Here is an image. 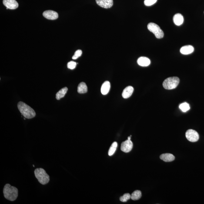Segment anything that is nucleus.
Wrapping results in <instances>:
<instances>
[{
	"mask_svg": "<svg viewBox=\"0 0 204 204\" xmlns=\"http://www.w3.org/2000/svg\"><path fill=\"white\" fill-rule=\"evenodd\" d=\"M18 108L22 115L27 119H31L35 117L36 113L32 108L23 102H19L18 104Z\"/></svg>",
	"mask_w": 204,
	"mask_h": 204,
	"instance_id": "f257e3e1",
	"label": "nucleus"
},
{
	"mask_svg": "<svg viewBox=\"0 0 204 204\" xmlns=\"http://www.w3.org/2000/svg\"><path fill=\"white\" fill-rule=\"evenodd\" d=\"M3 193L6 199L10 201H14L18 198V190L15 187L11 186L9 184H7L4 187Z\"/></svg>",
	"mask_w": 204,
	"mask_h": 204,
	"instance_id": "f03ea898",
	"label": "nucleus"
},
{
	"mask_svg": "<svg viewBox=\"0 0 204 204\" xmlns=\"http://www.w3.org/2000/svg\"><path fill=\"white\" fill-rule=\"evenodd\" d=\"M34 173L38 182L42 185H46L49 182V175L46 173L45 170L42 168H37L34 171Z\"/></svg>",
	"mask_w": 204,
	"mask_h": 204,
	"instance_id": "7ed1b4c3",
	"label": "nucleus"
},
{
	"mask_svg": "<svg viewBox=\"0 0 204 204\" xmlns=\"http://www.w3.org/2000/svg\"><path fill=\"white\" fill-rule=\"evenodd\" d=\"M180 82L179 78L177 77H172L167 78L164 81L162 85L165 89H174L178 86Z\"/></svg>",
	"mask_w": 204,
	"mask_h": 204,
	"instance_id": "20e7f679",
	"label": "nucleus"
},
{
	"mask_svg": "<svg viewBox=\"0 0 204 204\" xmlns=\"http://www.w3.org/2000/svg\"><path fill=\"white\" fill-rule=\"evenodd\" d=\"M149 30L154 34L155 36L158 39H161L164 37V33L158 25L154 23H149L148 25Z\"/></svg>",
	"mask_w": 204,
	"mask_h": 204,
	"instance_id": "39448f33",
	"label": "nucleus"
},
{
	"mask_svg": "<svg viewBox=\"0 0 204 204\" xmlns=\"http://www.w3.org/2000/svg\"><path fill=\"white\" fill-rule=\"evenodd\" d=\"M186 136L190 142H195L199 139V135L197 132L192 129H189L186 131Z\"/></svg>",
	"mask_w": 204,
	"mask_h": 204,
	"instance_id": "423d86ee",
	"label": "nucleus"
},
{
	"mask_svg": "<svg viewBox=\"0 0 204 204\" xmlns=\"http://www.w3.org/2000/svg\"><path fill=\"white\" fill-rule=\"evenodd\" d=\"M133 143L131 140L128 139L122 142L121 145V150L125 153L130 152L133 148Z\"/></svg>",
	"mask_w": 204,
	"mask_h": 204,
	"instance_id": "0eeeda50",
	"label": "nucleus"
},
{
	"mask_svg": "<svg viewBox=\"0 0 204 204\" xmlns=\"http://www.w3.org/2000/svg\"><path fill=\"white\" fill-rule=\"evenodd\" d=\"M97 4L101 7L109 8L113 5V0H96Z\"/></svg>",
	"mask_w": 204,
	"mask_h": 204,
	"instance_id": "6e6552de",
	"label": "nucleus"
},
{
	"mask_svg": "<svg viewBox=\"0 0 204 204\" xmlns=\"http://www.w3.org/2000/svg\"><path fill=\"white\" fill-rule=\"evenodd\" d=\"M3 3L8 9L14 10L18 7V4L15 0H3Z\"/></svg>",
	"mask_w": 204,
	"mask_h": 204,
	"instance_id": "1a4fd4ad",
	"label": "nucleus"
},
{
	"mask_svg": "<svg viewBox=\"0 0 204 204\" xmlns=\"http://www.w3.org/2000/svg\"><path fill=\"white\" fill-rule=\"evenodd\" d=\"M43 15L47 19L55 20L58 18V15L57 12L52 10H47L44 11Z\"/></svg>",
	"mask_w": 204,
	"mask_h": 204,
	"instance_id": "9d476101",
	"label": "nucleus"
},
{
	"mask_svg": "<svg viewBox=\"0 0 204 204\" xmlns=\"http://www.w3.org/2000/svg\"><path fill=\"white\" fill-rule=\"evenodd\" d=\"M137 63L140 66L147 67L150 65L151 61L149 58L145 57H141L138 58Z\"/></svg>",
	"mask_w": 204,
	"mask_h": 204,
	"instance_id": "9b49d317",
	"label": "nucleus"
},
{
	"mask_svg": "<svg viewBox=\"0 0 204 204\" xmlns=\"http://www.w3.org/2000/svg\"><path fill=\"white\" fill-rule=\"evenodd\" d=\"M194 47L192 45H188L182 47L181 48L180 52L183 55H189L194 52Z\"/></svg>",
	"mask_w": 204,
	"mask_h": 204,
	"instance_id": "f8f14e48",
	"label": "nucleus"
},
{
	"mask_svg": "<svg viewBox=\"0 0 204 204\" xmlns=\"http://www.w3.org/2000/svg\"><path fill=\"white\" fill-rule=\"evenodd\" d=\"M134 91V88L132 87L129 86L126 87L122 93V97L125 99L129 98L132 95Z\"/></svg>",
	"mask_w": 204,
	"mask_h": 204,
	"instance_id": "ddd939ff",
	"label": "nucleus"
},
{
	"mask_svg": "<svg viewBox=\"0 0 204 204\" xmlns=\"http://www.w3.org/2000/svg\"><path fill=\"white\" fill-rule=\"evenodd\" d=\"M174 23L177 26L182 25L184 22V18L182 15L180 13H177L173 17Z\"/></svg>",
	"mask_w": 204,
	"mask_h": 204,
	"instance_id": "4468645a",
	"label": "nucleus"
},
{
	"mask_svg": "<svg viewBox=\"0 0 204 204\" xmlns=\"http://www.w3.org/2000/svg\"><path fill=\"white\" fill-rule=\"evenodd\" d=\"M111 88L110 82L108 81H105L101 86V92L103 95H106L109 92Z\"/></svg>",
	"mask_w": 204,
	"mask_h": 204,
	"instance_id": "2eb2a0df",
	"label": "nucleus"
},
{
	"mask_svg": "<svg viewBox=\"0 0 204 204\" xmlns=\"http://www.w3.org/2000/svg\"><path fill=\"white\" fill-rule=\"evenodd\" d=\"M161 159L165 162H171L174 160L175 157L172 154L166 153L161 155L160 156Z\"/></svg>",
	"mask_w": 204,
	"mask_h": 204,
	"instance_id": "dca6fc26",
	"label": "nucleus"
},
{
	"mask_svg": "<svg viewBox=\"0 0 204 204\" xmlns=\"http://www.w3.org/2000/svg\"><path fill=\"white\" fill-rule=\"evenodd\" d=\"M88 87L84 82H81L78 85V92L79 93H85L88 92Z\"/></svg>",
	"mask_w": 204,
	"mask_h": 204,
	"instance_id": "f3484780",
	"label": "nucleus"
},
{
	"mask_svg": "<svg viewBox=\"0 0 204 204\" xmlns=\"http://www.w3.org/2000/svg\"><path fill=\"white\" fill-rule=\"evenodd\" d=\"M68 88L67 87L62 88L59 92L57 93L56 95V98L57 100H60L65 97L68 91Z\"/></svg>",
	"mask_w": 204,
	"mask_h": 204,
	"instance_id": "a211bd4d",
	"label": "nucleus"
},
{
	"mask_svg": "<svg viewBox=\"0 0 204 204\" xmlns=\"http://www.w3.org/2000/svg\"><path fill=\"white\" fill-rule=\"evenodd\" d=\"M142 192L139 190L134 191L131 195V199L133 200H137L142 197Z\"/></svg>",
	"mask_w": 204,
	"mask_h": 204,
	"instance_id": "6ab92c4d",
	"label": "nucleus"
},
{
	"mask_svg": "<svg viewBox=\"0 0 204 204\" xmlns=\"http://www.w3.org/2000/svg\"><path fill=\"white\" fill-rule=\"evenodd\" d=\"M118 146V144L116 142H114L112 143V145L110 148L109 152H108V154L109 156H112L115 153V151H116V148Z\"/></svg>",
	"mask_w": 204,
	"mask_h": 204,
	"instance_id": "aec40b11",
	"label": "nucleus"
},
{
	"mask_svg": "<svg viewBox=\"0 0 204 204\" xmlns=\"http://www.w3.org/2000/svg\"><path fill=\"white\" fill-rule=\"evenodd\" d=\"M179 108L182 112H185L189 111L190 109L189 105L186 102H184V103L181 104L180 105Z\"/></svg>",
	"mask_w": 204,
	"mask_h": 204,
	"instance_id": "412c9836",
	"label": "nucleus"
},
{
	"mask_svg": "<svg viewBox=\"0 0 204 204\" xmlns=\"http://www.w3.org/2000/svg\"><path fill=\"white\" fill-rule=\"evenodd\" d=\"M130 199H131V195L129 193H126L123 196L121 197L119 199L121 202H125Z\"/></svg>",
	"mask_w": 204,
	"mask_h": 204,
	"instance_id": "4be33fe9",
	"label": "nucleus"
},
{
	"mask_svg": "<svg viewBox=\"0 0 204 204\" xmlns=\"http://www.w3.org/2000/svg\"><path fill=\"white\" fill-rule=\"evenodd\" d=\"M157 0H145L144 4L147 6H150L156 3Z\"/></svg>",
	"mask_w": 204,
	"mask_h": 204,
	"instance_id": "5701e85b",
	"label": "nucleus"
},
{
	"mask_svg": "<svg viewBox=\"0 0 204 204\" xmlns=\"http://www.w3.org/2000/svg\"><path fill=\"white\" fill-rule=\"evenodd\" d=\"M76 65L77 63L76 62H74V61H71L68 63L67 66H68V68L69 69L73 70L74 68H75Z\"/></svg>",
	"mask_w": 204,
	"mask_h": 204,
	"instance_id": "b1692460",
	"label": "nucleus"
},
{
	"mask_svg": "<svg viewBox=\"0 0 204 204\" xmlns=\"http://www.w3.org/2000/svg\"><path fill=\"white\" fill-rule=\"evenodd\" d=\"M82 51L80 50H78L76 51L75 54L72 57V59H76L80 57L82 55Z\"/></svg>",
	"mask_w": 204,
	"mask_h": 204,
	"instance_id": "393cba45",
	"label": "nucleus"
},
{
	"mask_svg": "<svg viewBox=\"0 0 204 204\" xmlns=\"http://www.w3.org/2000/svg\"><path fill=\"white\" fill-rule=\"evenodd\" d=\"M131 136H131V135L130 136L128 137V139L131 140Z\"/></svg>",
	"mask_w": 204,
	"mask_h": 204,
	"instance_id": "a878e982",
	"label": "nucleus"
},
{
	"mask_svg": "<svg viewBox=\"0 0 204 204\" xmlns=\"http://www.w3.org/2000/svg\"><path fill=\"white\" fill-rule=\"evenodd\" d=\"M33 166L34 167H35V166H34V165H33Z\"/></svg>",
	"mask_w": 204,
	"mask_h": 204,
	"instance_id": "bb28decb",
	"label": "nucleus"
}]
</instances>
